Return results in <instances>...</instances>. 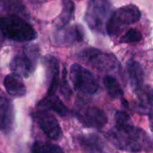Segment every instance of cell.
Here are the masks:
<instances>
[{
  "instance_id": "6da1fadb",
  "label": "cell",
  "mask_w": 153,
  "mask_h": 153,
  "mask_svg": "<svg viewBox=\"0 0 153 153\" xmlns=\"http://www.w3.org/2000/svg\"><path fill=\"white\" fill-rule=\"evenodd\" d=\"M106 137L117 149L130 152L151 151L152 146L146 132L134 126L131 120L116 123V126L106 134Z\"/></svg>"
},
{
  "instance_id": "7a4b0ae2",
  "label": "cell",
  "mask_w": 153,
  "mask_h": 153,
  "mask_svg": "<svg viewBox=\"0 0 153 153\" xmlns=\"http://www.w3.org/2000/svg\"><path fill=\"white\" fill-rule=\"evenodd\" d=\"M0 31L6 39L17 42L31 41L38 36L29 22L15 14L0 18Z\"/></svg>"
},
{
  "instance_id": "3957f363",
  "label": "cell",
  "mask_w": 153,
  "mask_h": 153,
  "mask_svg": "<svg viewBox=\"0 0 153 153\" xmlns=\"http://www.w3.org/2000/svg\"><path fill=\"white\" fill-rule=\"evenodd\" d=\"M141 19V11L134 4H127L116 10L108 19L106 31L110 37L119 35L123 30Z\"/></svg>"
},
{
  "instance_id": "277c9868",
  "label": "cell",
  "mask_w": 153,
  "mask_h": 153,
  "mask_svg": "<svg viewBox=\"0 0 153 153\" xmlns=\"http://www.w3.org/2000/svg\"><path fill=\"white\" fill-rule=\"evenodd\" d=\"M111 3L109 0H88L84 21L94 32L104 33L110 14Z\"/></svg>"
},
{
  "instance_id": "5b68a950",
  "label": "cell",
  "mask_w": 153,
  "mask_h": 153,
  "mask_svg": "<svg viewBox=\"0 0 153 153\" xmlns=\"http://www.w3.org/2000/svg\"><path fill=\"white\" fill-rule=\"evenodd\" d=\"M80 58L87 65L107 73L119 72L121 65L117 57L94 48H87L80 53Z\"/></svg>"
},
{
  "instance_id": "8992f818",
  "label": "cell",
  "mask_w": 153,
  "mask_h": 153,
  "mask_svg": "<svg viewBox=\"0 0 153 153\" xmlns=\"http://www.w3.org/2000/svg\"><path fill=\"white\" fill-rule=\"evenodd\" d=\"M70 77L74 88L84 94H95L100 84L95 75L79 64H73L70 67Z\"/></svg>"
},
{
  "instance_id": "52a82bcc",
  "label": "cell",
  "mask_w": 153,
  "mask_h": 153,
  "mask_svg": "<svg viewBox=\"0 0 153 153\" xmlns=\"http://www.w3.org/2000/svg\"><path fill=\"white\" fill-rule=\"evenodd\" d=\"M76 118L86 127L101 129L108 123V117L103 110L95 106L77 103L75 107Z\"/></svg>"
},
{
  "instance_id": "ba28073f",
  "label": "cell",
  "mask_w": 153,
  "mask_h": 153,
  "mask_svg": "<svg viewBox=\"0 0 153 153\" xmlns=\"http://www.w3.org/2000/svg\"><path fill=\"white\" fill-rule=\"evenodd\" d=\"M38 48H30V51L16 55L10 63V69L13 74L20 77L27 78L35 70V63L38 58Z\"/></svg>"
},
{
  "instance_id": "9c48e42d",
  "label": "cell",
  "mask_w": 153,
  "mask_h": 153,
  "mask_svg": "<svg viewBox=\"0 0 153 153\" xmlns=\"http://www.w3.org/2000/svg\"><path fill=\"white\" fill-rule=\"evenodd\" d=\"M33 117L39 128L49 139L56 141L62 137V129L57 119L53 115L45 111H38L33 115Z\"/></svg>"
},
{
  "instance_id": "30bf717a",
  "label": "cell",
  "mask_w": 153,
  "mask_h": 153,
  "mask_svg": "<svg viewBox=\"0 0 153 153\" xmlns=\"http://www.w3.org/2000/svg\"><path fill=\"white\" fill-rule=\"evenodd\" d=\"M83 30L80 25L62 27L54 34L53 42L58 47H70L77 42L83 40Z\"/></svg>"
},
{
  "instance_id": "8fae6325",
  "label": "cell",
  "mask_w": 153,
  "mask_h": 153,
  "mask_svg": "<svg viewBox=\"0 0 153 153\" xmlns=\"http://www.w3.org/2000/svg\"><path fill=\"white\" fill-rule=\"evenodd\" d=\"M43 64L46 69L47 82H48V95L55 94L59 84V63L58 60L50 55H47L43 58Z\"/></svg>"
},
{
  "instance_id": "7c38bea8",
  "label": "cell",
  "mask_w": 153,
  "mask_h": 153,
  "mask_svg": "<svg viewBox=\"0 0 153 153\" xmlns=\"http://www.w3.org/2000/svg\"><path fill=\"white\" fill-rule=\"evenodd\" d=\"M14 108L12 101L4 96H0V131L4 135L9 134L13 128Z\"/></svg>"
},
{
  "instance_id": "4fadbf2b",
  "label": "cell",
  "mask_w": 153,
  "mask_h": 153,
  "mask_svg": "<svg viewBox=\"0 0 153 153\" xmlns=\"http://www.w3.org/2000/svg\"><path fill=\"white\" fill-rule=\"evenodd\" d=\"M127 73L133 90L136 92L143 86L144 72L141 64L135 60H129L126 65Z\"/></svg>"
},
{
  "instance_id": "5bb4252c",
  "label": "cell",
  "mask_w": 153,
  "mask_h": 153,
  "mask_svg": "<svg viewBox=\"0 0 153 153\" xmlns=\"http://www.w3.org/2000/svg\"><path fill=\"white\" fill-rule=\"evenodd\" d=\"M38 108L42 110H50L56 112L61 117H66L68 114L67 107L60 100L56 94L48 95L38 103Z\"/></svg>"
},
{
  "instance_id": "9a60e30c",
  "label": "cell",
  "mask_w": 153,
  "mask_h": 153,
  "mask_svg": "<svg viewBox=\"0 0 153 153\" xmlns=\"http://www.w3.org/2000/svg\"><path fill=\"white\" fill-rule=\"evenodd\" d=\"M4 86L8 94L13 97L21 98L26 94V86L19 75L15 74H7L4 79Z\"/></svg>"
},
{
  "instance_id": "2e32d148",
  "label": "cell",
  "mask_w": 153,
  "mask_h": 153,
  "mask_svg": "<svg viewBox=\"0 0 153 153\" xmlns=\"http://www.w3.org/2000/svg\"><path fill=\"white\" fill-rule=\"evenodd\" d=\"M78 142L81 148L88 152H103L105 151L104 143L101 138L95 134L79 136Z\"/></svg>"
},
{
  "instance_id": "e0dca14e",
  "label": "cell",
  "mask_w": 153,
  "mask_h": 153,
  "mask_svg": "<svg viewBox=\"0 0 153 153\" xmlns=\"http://www.w3.org/2000/svg\"><path fill=\"white\" fill-rule=\"evenodd\" d=\"M62 12L55 20V24L58 28H62L68 24L74 13V4L72 0H62Z\"/></svg>"
},
{
  "instance_id": "ac0fdd59",
  "label": "cell",
  "mask_w": 153,
  "mask_h": 153,
  "mask_svg": "<svg viewBox=\"0 0 153 153\" xmlns=\"http://www.w3.org/2000/svg\"><path fill=\"white\" fill-rule=\"evenodd\" d=\"M105 88L108 96L111 99H117L124 95V91L117 82V80L112 75H106L103 80Z\"/></svg>"
},
{
  "instance_id": "d6986e66",
  "label": "cell",
  "mask_w": 153,
  "mask_h": 153,
  "mask_svg": "<svg viewBox=\"0 0 153 153\" xmlns=\"http://www.w3.org/2000/svg\"><path fill=\"white\" fill-rule=\"evenodd\" d=\"M31 152L33 153H46V152H63V149H61L58 145L50 143H42L36 142L31 147Z\"/></svg>"
},
{
  "instance_id": "ffe728a7",
  "label": "cell",
  "mask_w": 153,
  "mask_h": 153,
  "mask_svg": "<svg viewBox=\"0 0 153 153\" xmlns=\"http://www.w3.org/2000/svg\"><path fill=\"white\" fill-rule=\"evenodd\" d=\"M143 39V34L140 30L136 29H130L126 33L122 36L119 43H136L141 41Z\"/></svg>"
},
{
  "instance_id": "44dd1931",
  "label": "cell",
  "mask_w": 153,
  "mask_h": 153,
  "mask_svg": "<svg viewBox=\"0 0 153 153\" xmlns=\"http://www.w3.org/2000/svg\"><path fill=\"white\" fill-rule=\"evenodd\" d=\"M65 69H64V74H63V79L62 81H59V84L58 87L60 88V93L63 95V97H65V99H69L71 98L72 94H73V91L71 90L69 83L67 82V80L65 78Z\"/></svg>"
},
{
  "instance_id": "7402d4cb",
  "label": "cell",
  "mask_w": 153,
  "mask_h": 153,
  "mask_svg": "<svg viewBox=\"0 0 153 153\" xmlns=\"http://www.w3.org/2000/svg\"><path fill=\"white\" fill-rule=\"evenodd\" d=\"M0 2H1V0H0Z\"/></svg>"
}]
</instances>
